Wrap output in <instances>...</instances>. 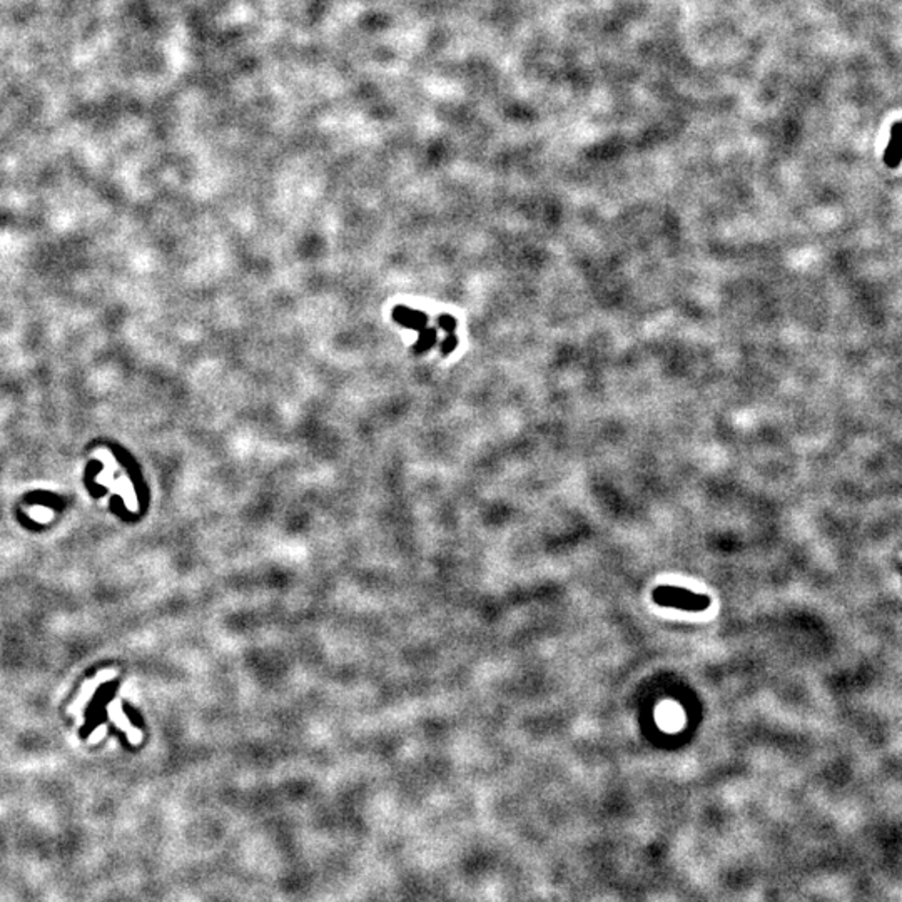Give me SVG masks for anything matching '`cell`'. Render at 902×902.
<instances>
[{
    "instance_id": "2",
    "label": "cell",
    "mask_w": 902,
    "mask_h": 902,
    "mask_svg": "<svg viewBox=\"0 0 902 902\" xmlns=\"http://www.w3.org/2000/svg\"><path fill=\"white\" fill-rule=\"evenodd\" d=\"M902 159V122H896L892 124L891 129V140H889V145L884 152V162L889 166V168H897L901 164Z\"/></svg>"
},
{
    "instance_id": "1",
    "label": "cell",
    "mask_w": 902,
    "mask_h": 902,
    "mask_svg": "<svg viewBox=\"0 0 902 902\" xmlns=\"http://www.w3.org/2000/svg\"><path fill=\"white\" fill-rule=\"evenodd\" d=\"M653 597H655V600L660 605L677 606V609H683V610H702L708 605L707 598L697 597L694 593L687 592V590H682V588L662 587Z\"/></svg>"
}]
</instances>
